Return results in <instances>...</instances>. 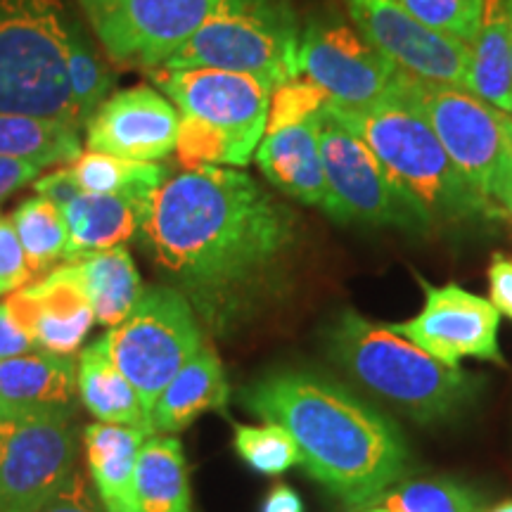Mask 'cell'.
<instances>
[{
	"label": "cell",
	"mask_w": 512,
	"mask_h": 512,
	"mask_svg": "<svg viewBox=\"0 0 512 512\" xmlns=\"http://www.w3.org/2000/svg\"><path fill=\"white\" fill-rule=\"evenodd\" d=\"M494 200H496L498 207L505 211V214H510V219H512V166L508 171H505V176H503L501 185H498Z\"/></svg>",
	"instance_id": "obj_42"
},
{
	"label": "cell",
	"mask_w": 512,
	"mask_h": 512,
	"mask_svg": "<svg viewBox=\"0 0 512 512\" xmlns=\"http://www.w3.org/2000/svg\"><path fill=\"white\" fill-rule=\"evenodd\" d=\"M162 91L181 112L226 136L235 145L242 164L254 159L266 136L273 88L249 74L226 69H155L150 72Z\"/></svg>",
	"instance_id": "obj_12"
},
{
	"label": "cell",
	"mask_w": 512,
	"mask_h": 512,
	"mask_svg": "<svg viewBox=\"0 0 512 512\" xmlns=\"http://www.w3.org/2000/svg\"><path fill=\"white\" fill-rule=\"evenodd\" d=\"M76 387L83 406L93 418L107 425L133 427L152 437L150 413L140 401L136 387L112 361L105 335L81 351L76 366Z\"/></svg>",
	"instance_id": "obj_23"
},
{
	"label": "cell",
	"mask_w": 512,
	"mask_h": 512,
	"mask_svg": "<svg viewBox=\"0 0 512 512\" xmlns=\"http://www.w3.org/2000/svg\"><path fill=\"white\" fill-rule=\"evenodd\" d=\"M150 197L133 195H98L81 192L74 202L62 209L67 223V254L64 261L76 256L124 247L136 240L143 226Z\"/></svg>",
	"instance_id": "obj_21"
},
{
	"label": "cell",
	"mask_w": 512,
	"mask_h": 512,
	"mask_svg": "<svg viewBox=\"0 0 512 512\" xmlns=\"http://www.w3.org/2000/svg\"><path fill=\"white\" fill-rule=\"evenodd\" d=\"M418 283L425 292L422 311L401 323H389L387 330L406 337L446 366H460L463 358L505 366L498 342L501 313L489 299L456 283L432 285L422 275H418Z\"/></svg>",
	"instance_id": "obj_14"
},
{
	"label": "cell",
	"mask_w": 512,
	"mask_h": 512,
	"mask_svg": "<svg viewBox=\"0 0 512 512\" xmlns=\"http://www.w3.org/2000/svg\"><path fill=\"white\" fill-rule=\"evenodd\" d=\"M261 512H304V501L290 484H275L261 503Z\"/></svg>",
	"instance_id": "obj_41"
},
{
	"label": "cell",
	"mask_w": 512,
	"mask_h": 512,
	"mask_svg": "<svg viewBox=\"0 0 512 512\" xmlns=\"http://www.w3.org/2000/svg\"><path fill=\"white\" fill-rule=\"evenodd\" d=\"M484 512H512V498H510V501H503V503L494 505V508H486Z\"/></svg>",
	"instance_id": "obj_44"
},
{
	"label": "cell",
	"mask_w": 512,
	"mask_h": 512,
	"mask_svg": "<svg viewBox=\"0 0 512 512\" xmlns=\"http://www.w3.org/2000/svg\"><path fill=\"white\" fill-rule=\"evenodd\" d=\"M401 69L356 27L337 15H316L302 29L299 76L342 107H366L392 91Z\"/></svg>",
	"instance_id": "obj_13"
},
{
	"label": "cell",
	"mask_w": 512,
	"mask_h": 512,
	"mask_svg": "<svg viewBox=\"0 0 512 512\" xmlns=\"http://www.w3.org/2000/svg\"><path fill=\"white\" fill-rule=\"evenodd\" d=\"M38 351L36 342L27 335V330L17 323L8 304H0V361Z\"/></svg>",
	"instance_id": "obj_39"
},
{
	"label": "cell",
	"mask_w": 512,
	"mask_h": 512,
	"mask_svg": "<svg viewBox=\"0 0 512 512\" xmlns=\"http://www.w3.org/2000/svg\"><path fill=\"white\" fill-rule=\"evenodd\" d=\"M302 27L290 0H219L162 69H226L278 88L299 79Z\"/></svg>",
	"instance_id": "obj_6"
},
{
	"label": "cell",
	"mask_w": 512,
	"mask_h": 512,
	"mask_svg": "<svg viewBox=\"0 0 512 512\" xmlns=\"http://www.w3.org/2000/svg\"><path fill=\"white\" fill-rule=\"evenodd\" d=\"M396 88L430 121L460 174L494 200L512 166V117L465 88L401 72ZM496 202V200H494Z\"/></svg>",
	"instance_id": "obj_9"
},
{
	"label": "cell",
	"mask_w": 512,
	"mask_h": 512,
	"mask_svg": "<svg viewBox=\"0 0 512 512\" xmlns=\"http://www.w3.org/2000/svg\"><path fill=\"white\" fill-rule=\"evenodd\" d=\"M5 304L36 347L57 356L72 358L95 325L93 309L81 287L60 268H53L38 283L19 287Z\"/></svg>",
	"instance_id": "obj_17"
},
{
	"label": "cell",
	"mask_w": 512,
	"mask_h": 512,
	"mask_svg": "<svg viewBox=\"0 0 512 512\" xmlns=\"http://www.w3.org/2000/svg\"><path fill=\"white\" fill-rule=\"evenodd\" d=\"M415 19L470 46L482 27L486 0H399Z\"/></svg>",
	"instance_id": "obj_33"
},
{
	"label": "cell",
	"mask_w": 512,
	"mask_h": 512,
	"mask_svg": "<svg viewBox=\"0 0 512 512\" xmlns=\"http://www.w3.org/2000/svg\"><path fill=\"white\" fill-rule=\"evenodd\" d=\"M394 512H484L475 489L448 477L401 479L377 501Z\"/></svg>",
	"instance_id": "obj_30"
},
{
	"label": "cell",
	"mask_w": 512,
	"mask_h": 512,
	"mask_svg": "<svg viewBox=\"0 0 512 512\" xmlns=\"http://www.w3.org/2000/svg\"><path fill=\"white\" fill-rule=\"evenodd\" d=\"M41 166L27 159L15 157H0V202L12 192L24 188V185L34 183L41 176Z\"/></svg>",
	"instance_id": "obj_40"
},
{
	"label": "cell",
	"mask_w": 512,
	"mask_h": 512,
	"mask_svg": "<svg viewBox=\"0 0 512 512\" xmlns=\"http://www.w3.org/2000/svg\"><path fill=\"white\" fill-rule=\"evenodd\" d=\"M467 91L512 117V55L505 0H486L482 27L470 43Z\"/></svg>",
	"instance_id": "obj_25"
},
{
	"label": "cell",
	"mask_w": 512,
	"mask_h": 512,
	"mask_svg": "<svg viewBox=\"0 0 512 512\" xmlns=\"http://www.w3.org/2000/svg\"><path fill=\"white\" fill-rule=\"evenodd\" d=\"M302 235L297 211L247 171L200 166L159 185L138 242L202 328L230 337L283 302Z\"/></svg>",
	"instance_id": "obj_1"
},
{
	"label": "cell",
	"mask_w": 512,
	"mask_h": 512,
	"mask_svg": "<svg viewBox=\"0 0 512 512\" xmlns=\"http://www.w3.org/2000/svg\"><path fill=\"white\" fill-rule=\"evenodd\" d=\"M238 401L254 418L285 427L297 441L299 465L349 510L375 505L411 465L392 420L311 370H268L240 389Z\"/></svg>",
	"instance_id": "obj_2"
},
{
	"label": "cell",
	"mask_w": 512,
	"mask_h": 512,
	"mask_svg": "<svg viewBox=\"0 0 512 512\" xmlns=\"http://www.w3.org/2000/svg\"><path fill=\"white\" fill-rule=\"evenodd\" d=\"M347 8L354 27L401 72L467 91V43L422 24L399 0H347Z\"/></svg>",
	"instance_id": "obj_15"
},
{
	"label": "cell",
	"mask_w": 512,
	"mask_h": 512,
	"mask_svg": "<svg viewBox=\"0 0 512 512\" xmlns=\"http://www.w3.org/2000/svg\"><path fill=\"white\" fill-rule=\"evenodd\" d=\"M328 107V105H325ZM320 155L328 181V209L335 223L368 228H394L425 238L434 230L430 216L396 185L356 133L320 114Z\"/></svg>",
	"instance_id": "obj_10"
},
{
	"label": "cell",
	"mask_w": 512,
	"mask_h": 512,
	"mask_svg": "<svg viewBox=\"0 0 512 512\" xmlns=\"http://www.w3.org/2000/svg\"><path fill=\"white\" fill-rule=\"evenodd\" d=\"M361 512H394V510H389V508H384V505H380V503H375V505H370V508H366V510H361Z\"/></svg>",
	"instance_id": "obj_45"
},
{
	"label": "cell",
	"mask_w": 512,
	"mask_h": 512,
	"mask_svg": "<svg viewBox=\"0 0 512 512\" xmlns=\"http://www.w3.org/2000/svg\"><path fill=\"white\" fill-rule=\"evenodd\" d=\"M74 406L0 403V512H38L76 470Z\"/></svg>",
	"instance_id": "obj_7"
},
{
	"label": "cell",
	"mask_w": 512,
	"mask_h": 512,
	"mask_svg": "<svg viewBox=\"0 0 512 512\" xmlns=\"http://www.w3.org/2000/svg\"><path fill=\"white\" fill-rule=\"evenodd\" d=\"M69 34L60 0H0V114L81 128L67 81Z\"/></svg>",
	"instance_id": "obj_5"
},
{
	"label": "cell",
	"mask_w": 512,
	"mask_h": 512,
	"mask_svg": "<svg viewBox=\"0 0 512 512\" xmlns=\"http://www.w3.org/2000/svg\"><path fill=\"white\" fill-rule=\"evenodd\" d=\"M105 339L112 361L136 387L147 413L178 370L207 344L190 302L169 285L145 290L133 311L107 330Z\"/></svg>",
	"instance_id": "obj_8"
},
{
	"label": "cell",
	"mask_w": 512,
	"mask_h": 512,
	"mask_svg": "<svg viewBox=\"0 0 512 512\" xmlns=\"http://www.w3.org/2000/svg\"><path fill=\"white\" fill-rule=\"evenodd\" d=\"M72 169L83 192H98V195L152 197L171 176L169 166L162 162H133L102 152H81Z\"/></svg>",
	"instance_id": "obj_28"
},
{
	"label": "cell",
	"mask_w": 512,
	"mask_h": 512,
	"mask_svg": "<svg viewBox=\"0 0 512 512\" xmlns=\"http://www.w3.org/2000/svg\"><path fill=\"white\" fill-rule=\"evenodd\" d=\"M330 117L370 147L387 176L430 216L434 228H482L505 219L451 162L430 121L396 88L366 107L328 102Z\"/></svg>",
	"instance_id": "obj_3"
},
{
	"label": "cell",
	"mask_w": 512,
	"mask_h": 512,
	"mask_svg": "<svg viewBox=\"0 0 512 512\" xmlns=\"http://www.w3.org/2000/svg\"><path fill=\"white\" fill-rule=\"evenodd\" d=\"M31 275L27 254L10 216L0 214V294L15 292L29 285Z\"/></svg>",
	"instance_id": "obj_35"
},
{
	"label": "cell",
	"mask_w": 512,
	"mask_h": 512,
	"mask_svg": "<svg viewBox=\"0 0 512 512\" xmlns=\"http://www.w3.org/2000/svg\"><path fill=\"white\" fill-rule=\"evenodd\" d=\"M181 112L155 86H133L107 98L88 119L86 150L133 162H162L176 152Z\"/></svg>",
	"instance_id": "obj_16"
},
{
	"label": "cell",
	"mask_w": 512,
	"mask_h": 512,
	"mask_svg": "<svg viewBox=\"0 0 512 512\" xmlns=\"http://www.w3.org/2000/svg\"><path fill=\"white\" fill-rule=\"evenodd\" d=\"M230 401V384L226 370L211 344L197 351L178 375L166 384L155 408H152V434H178L200 418L216 411L226 415Z\"/></svg>",
	"instance_id": "obj_20"
},
{
	"label": "cell",
	"mask_w": 512,
	"mask_h": 512,
	"mask_svg": "<svg viewBox=\"0 0 512 512\" xmlns=\"http://www.w3.org/2000/svg\"><path fill=\"white\" fill-rule=\"evenodd\" d=\"M81 128L62 119L31 114H0V157L27 159L48 169L81 157Z\"/></svg>",
	"instance_id": "obj_27"
},
{
	"label": "cell",
	"mask_w": 512,
	"mask_h": 512,
	"mask_svg": "<svg viewBox=\"0 0 512 512\" xmlns=\"http://www.w3.org/2000/svg\"><path fill=\"white\" fill-rule=\"evenodd\" d=\"M505 17H508V34H510V55H512V0H505Z\"/></svg>",
	"instance_id": "obj_43"
},
{
	"label": "cell",
	"mask_w": 512,
	"mask_h": 512,
	"mask_svg": "<svg viewBox=\"0 0 512 512\" xmlns=\"http://www.w3.org/2000/svg\"><path fill=\"white\" fill-rule=\"evenodd\" d=\"M323 114V112H320ZM320 114L266 133L254 159L266 181L292 200L328 209V181L320 155Z\"/></svg>",
	"instance_id": "obj_18"
},
{
	"label": "cell",
	"mask_w": 512,
	"mask_h": 512,
	"mask_svg": "<svg viewBox=\"0 0 512 512\" xmlns=\"http://www.w3.org/2000/svg\"><path fill=\"white\" fill-rule=\"evenodd\" d=\"M486 280H489V302L501 316L512 320V259L503 254L491 256Z\"/></svg>",
	"instance_id": "obj_38"
},
{
	"label": "cell",
	"mask_w": 512,
	"mask_h": 512,
	"mask_svg": "<svg viewBox=\"0 0 512 512\" xmlns=\"http://www.w3.org/2000/svg\"><path fill=\"white\" fill-rule=\"evenodd\" d=\"M233 448L249 470L264 477H280L302 463L297 441L275 422L233 425Z\"/></svg>",
	"instance_id": "obj_32"
},
{
	"label": "cell",
	"mask_w": 512,
	"mask_h": 512,
	"mask_svg": "<svg viewBox=\"0 0 512 512\" xmlns=\"http://www.w3.org/2000/svg\"><path fill=\"white\" fill-rule=\"evenodd\" d=\"M34 190H36V195L46 197L48 202H53L55 207H60V209L67 207L69 202H74L76 197L83 192V188L74 176L72 164L64 166V169L53 171V174L38 176L34 181Z\"/></svg>",
	"instance_id": "obj_37"
},
{
	"label": "cell",
	"mask_w": 512,
	"mask_h": 512,
	"mask_svg": "<svg viewBox=\"0 0 512 512\" xmlns=\"http://www.w3.org/2000/svg\"><path fill=\"white\" fill-rule=\"evenodd\" d=\"M330 98L309 79H292L273 88L271 107H268L266 133H275L285 126L302 124L325 110Z\"/></svg>",
	"instance_id": "obj_34"
},
{
	"label": "cell",
	"mask_w": 512,
	"mask_h": 512,
	"mask_svg": "<svg viewBox=\"0 0 512 512\" xmlns=\"http://www.w3.org/2000/svg\"><path fill=\"white\" fill-rule=\"evenodd\" d=\"M145 439V432L107 422H93L83 430L88 477L105 512H140L136 472Z\"/></svg>",
	"instance_id": "obj_19"
},
{
	"label": "cell",
	"mask_w": 512,
	"mask_h": 512,
	"mask_svg": "<svg viewBox=\"0 0 512 512\" xmlns=\"http://www.w3.org/2000/svg\"><path fill=\"white\" fill-rule=\"evenodd\" d=\"M140 512H192L188 465L181 439L174 434H152L138 456Z\"/></svg>",
	"instance_id": "obj_26"
},
{
	"label": "cell",
	"mask_w": 512,
	"mask_h": 512,
	"mask_svg": "<svg viewBox=\"0 0 512 512\" xmlns=\"http://www.w3.org/2000/svg\"><path fill=\"white\" fill-rule=\"evenodd\" d=\"M325 354L375 399L418 425H444L475 406L482 377L446 366L354 309L325 325Z\"/></svg>",
	"instance_id": "obj_4"
},
{
	"label": "cell",
	"mask_w": 512,
	"mask_h": 512,
	"mask_svg": "<svg viewBox=\"0 0 512 512\" xmlns=\"http://www.w3.org/2000/svg\"><path fill=\"white\" fill-rule=\"evenodd\" d=\"M219 0H81L95 36L119 67L155 72L207 22Z\"/></svg>",
	"instance_id": "obj_11"
},
{
	"label": "cell",
	"mask_w": 512,
	"mask_h": 512,
	"mask_svg": "<svg viewBox=\"0 0 512 512\" xmlns=\"http://www.w3.org/2000/svg\"><path fill=\"white\" fill-rule=\"evenodd\" d=\"M57 268L81 287L93 309L95 323L107 330L119 325L145 292L136 261L124 247L76 256Z\"/></svg>",
	"instance_id": "obj_22"
},
{
	"label": "cell",
	"mask_w": 512,
	"mask_h": 512,
	"mask_svg": "<svg viewBox=\"0 0 512 512\" xmlns=\"http://www.w3.org/2000/svg\"><path fill=\"white\" fill-rule=\"evenodd\" d=\"M38 512H105V508L91 491V484L83 477V472L74 470L67 484Z\"/></svg>",
	"instance_id": "obj_36"
},
{
	"label": "cell",
	"mask_w": 512,
	"mask_h": 512,
	"mask_svg": "<svg viewBox=\"0 0 512 512\" xmlns=\"http://www.w3.org/2000/svg\"><path fill=\"white\" fill-rule=\"evenodd\" d=\"M12 223L27 254L31 275L53 271L57 261L67 254V223L62 209L36 195L24 200L12 211Z\"/></svg>",
	"instance_id": "obj_29"
},
{
	"label": "cell",
	"mask_w": 512,
	"mask_h": 512,
	"mask_svg": "<svg viewBox=\"0 0 512 512\" xmlns=\"http://www.w3.org/2000/svg\"><path fill=\"white\" fill-rule=\"evenodd\" d=\"M76 368L69 356L50 351L0 361V403L10 406H60L74 403Z\"/></svg>",
	"instance_id": "obj_24"
},
{
	"label": "cell",
	"mask_w": 512,
	"mask_h": 512,
	"mask_svg": "<svg viewBox=\"0 0 512 512\" xmlns=\"http://www.w3.org/2000/svg\"><path fill=\"white\" fill-rule=\"evenodd\" d=\"M67 81L72 100L79 114L81 128H86L88 119L95 110L110 98V88L114 86V74L107 69V64L98 55V50L91 43L79 24L72 22V34H69L67 50Z\"/></svg>",
	"instance_id": "obj_31"
}]
</instances>
